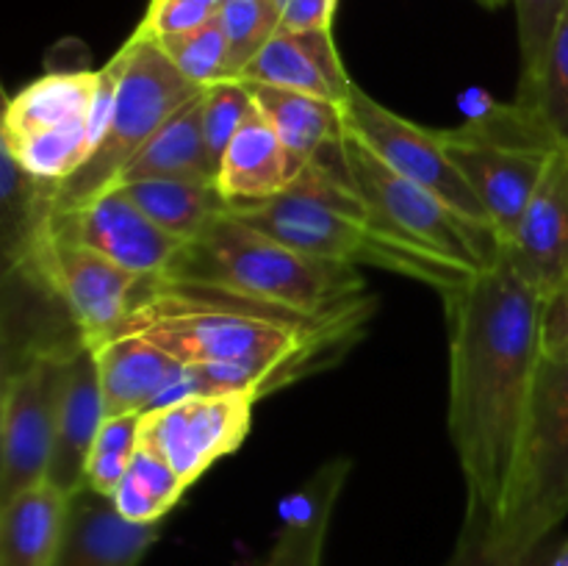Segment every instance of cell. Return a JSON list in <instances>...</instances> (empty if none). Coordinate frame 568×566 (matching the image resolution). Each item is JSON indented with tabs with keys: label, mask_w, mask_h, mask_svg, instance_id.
Instances as JSON below:
<instances>
[{
	"label": "cell",
	"mask_w": 568,
	"mask_h": 566,
	"mask_svg": "<svg viewBox=\"0 0 568 566\" xmlns=\"http://www.w3.org/2000/svg\"><path fill=\"white\" fill-rule=\"evenodd\" d=\"M442 300L449 333L447 425L466 486L464 522L491 538L519 472L547 300L505 255Z\"/></svg>",
	"instance_id": "obj_1"
},
{
	"label": "cell",
	"mask_w": 568,
	"mask_h": 566,
	"mask_svg": "<svg viewBox=\"0 0 568 566\" xmlns=\"http://www.w3.org/2000/svg\"><path fill=\"white\" fill-rule=\"evenodd\" d=\"M372 311L314 316L225 289L150 277L116 333L148 338L186 366L178 397L231 388L266 397L331 366L358 338Z\"/></svg>",
	"instance_id": "obj_2"
},
{
	"label": "cell",
	"mask_w": 568,
	"mask_h": 566,
	"mask_svg": "<svg viewBox=\"0 0 568 566\" xmlns=\"http://www.w3.org/2000/svg\"><path fill=\"white\" fill-rule=\"evenodd\" d=\"M338 142L342 137L308 161L283 194L264 203L233 205L227 211L255 231L314 259L347 266L369 264L427 283L438 289V294L469 281L471 275L394 233L366 205L349 181Z\"/></svg>",
	"instance_id": "obj_3"
},
{
	"label": "cell",
	"mask_w": 568,
	"mask_h": 566,
	"mask_svg": "<svg viewBox=\"0 0 568 566\" xmlns=\"http://www.w3.org/2000/svg\"><path fill=\"white\" fill-rule=\"evenodd\" d=\"M164 281L225 289L242 297L314 316L375 309L358 266L314 259L255 231L227 211L183 244Z\"/></svg>",
	"instance_id": "obj_4"
},
{
	"label": "cell",
	"mask_w": 568,
	"mask_h": 566,
	"mask_svg": "<svg viewBox=\"0 0 568 566\" xmlns=\"http://www.w3.org/2000/svg\"><path fill=\"white\" fill-rule=\"evenodd\" d=\"M111 67L114 100L105 131L87 164L55 186V211H72L114 189L128 164L142 153L159 128L203 92L181 75L153 37L139 31L122 44L120 53L111 59Z\"/></svg>",
	"instance_id": "obj_5"
},
{
	"label": "cell",
	"mask_w": 568,
	"mask_h": 566,
	"mask_svg": "<svg viewBox=\"0 0 568 566\" xmlns=\"http://www.w3.org/2000/svg\"><path fill=\"white\" fill-rule=\"evenodd\" d=\"M114 67L59 70L37 78L6 100L0 144L44 183L75 175L109 122Z\"/></svg>",
	"instance_id": "obj_6"
},
{
	"label": "cell",
	"mask_w": 568,
	"mask_h": 566,
	"mask_svg": "<svg viewBox=\"0 0 568 566\" xmlns=\"http://www.w3.org/2000/svg\"><path fill=\"white\" fill-rule=\"evenodd\" d=\"M568 516V353L544 355L532 388L519 472L491 544L514 558H532Z\"/></svg>",
	"instance_id": "obj_7"
},
{
	"label": "cell",
	"mask_w": 568,
	"mask_h": 566,
	"mask_svg": "<svg viewBox=\"0 0 568 566\" xmlns=\"http://www.w3.org/2000/svg\"><path fill=\"white\" fill-rule=\"evenodd\" d=\"M438 137L505 244L558 148L519 103L483 111L458 128H438Z\"/></svg>",
	"instance_id": "obj_8"
},
{
	"label": "cell",
	"mask_w": 568,
	"mask_h": 566,
	"mask_svg": "<svg viewBox=\"0 0 568 566\" xmlns=\"http://www.w3.org/2000/svg\"><path fill=\"white\" fill-rule=\"evenodd\" d=\"M338 144L353 186L394 233L466 275H477L503 255L497 233L469 222L442 198L383 164L353 131L344 128Z\"/></svg>",
	"instance_id": "obj_9"
},
{
	"label": "cell",
	"mask_w": 568,
	"mask_h": 566,
	"mask_svg": "<svg viewBox=\"0 0 568 566\" xmlns=\"http://www.w3.org/2000/svg\"><path fill=\"white\" fill-rule=\"evenodd\" d=\"M22 270L33 272L59 297L87 344H98L116 333L133 311L144 283L105 255L75 242L55 222V211L44 222Z\"/></svg>",
	"instance_id": "obj_10"
},
{
	"label": "cell",
	"mask_w": 568,
	"mask_h": 566,
	"mask_svg": "<svg viewBox=\"0 0 568 566\" xmlns=\"http://www.w3.org/2000/svg\"><path fill=\"white\" fill-rule=\"evenodd\" d=\"M78 344L39 350V353L20 358L17 364L3 366L0 503L48 481L64 361Z\"/></svg>",
	"instance_id": "obj_11"
},
{
	"label": "cell",
	"mask_w": 568,
	"mask_h": 566,
	"mask_svg": "<svg viewBox=\"0 0 568 566\" xmlns=\"http://www.w3.org/2000/svg\"><path fill=\"white\" fill-rule=\"evenodd\" d=\"M342 117L344 128L353 131L383 164H388L394 172L408 178V181L425 186L427 192H433L444 203L453 205L469 222L494 231L483 203L471 192L469 183L464 181V175L453 164L447 150H444L438 128L416 125L408 117L377 103L358 83L349 92L347 103H342Z\"/></svg>",
	"instance_id": "obj_12"
},
{
	"label": "cell",
	"mask_w": 568,
	"mask_h": 566,
	"mask_svg": "<svg viewBox=\"0 0 568 566\" xmlns=\"http://www.w3.org/2000/svg\"><path fill=\"white\" fill-rule=\"evenodd\" d=\"M253 392H189L144 411L139 438L159 449L186 486L236 453L253 425Z\"/></svg>",
	"instance_id": "obj_13"
},
{
	"label": "cell",
	"mask_w": 568,
	"mask_h": 566,
	"mask_svg": "<svg viewBox=\"0 0 568 566\" xmlns=\"http://www.w3.org/2000/svg\"><path fill=\"white\" fill-rule=\"evenodd\" d=\"M55 222L75 242L87 244L142 281L164 275L183 250L181 239L161 231L120 186L72 211H55Z\"/></svg>",
	"instance_id": "obj_14"
},
{
	"label": "cell",
	"mask_w": 568,
	"mask_h": 566,
	"mask_svg": "<svg viewBox=\"0 0 568 566\" xmlns=\"http://www.w3.org/2000/svg\"><path fill=\"white\" fill-rule=\"evenodd\" d=\"M508 264L541 294L555 297L568 281V150H555L521 214L503 244Z\"/></svg>",
	"instance_id": "obj_15"
},
{
	"label": "cell",
	"mask_w": 568,
	"mask_h": 566,
	"mask_svg": "<svg viewBox=\"0 0 568 566\" xmlns=\"http://www.w3.org/2000/svg\"><path fill=\"white\" fill-rule=\"evenodd\" d=\"M89 347L98 361L105 420L144 414L178 397L186 381L189 370L181 361L172 358L159 344L133 336V333H116Z\"/></svg>",
	"instance_id": "obj_16"
},
{
	"label": "cell",
	"mask_w": 568,
	"mask_h": 566,
	"mask_svg": "<svg viewBox=\"0 0 568 566\" xmlns=\"http://www.w3.org/2000/svg\"><path fill=\"white\" fill-rule=\"evenodd\" d=\"M103 422L105 403L98 361H94L92 347L83 342L67 355L59 411H55V436L48 481L59 486L61 492L75 494L83 488L89 453H92V444Z\"/></svg>",
	"instance_id": "obj_17"
},
{
	"label": "cell",
	"mask_w": 568,
	"mask_h": 566,
	"mask_svg": "<svg viewBox=\"0 0 568 566\" xmlns=\"http://www.w3.org/2000/svg\"><path fill=\"white\" fill-rule=\"evenodd\" d=\"M239 81L303 92L338 105L347 103L355 87L333 42V31H277L239 72Z\"/></svg>",
	"instance_id": "obj_18"
},
{
	"label": "cell",
	"mask_w": 568,
	"mask_h": 566,
	"mask_svg": "<svg viewBox=\"0 0 568 566\" xmlns=\"http://www.w3.org/2000/svg\"><path fill=\"white\" fill-rule=\"evenodd\" d=\"M155 538L159 525L128 522L109 497L81 488L72 494L53 566H139Z\"/></svg>",
	"instance_id": "obj_19"
},
{
	"label": "cell",
	"mask_w": 568,
	"mask_h": 566,
	"mask_svg": "<svg viewBox=\"0 0 568 566\" xmlns=\"http://www.w3.org/2000/svg\"><path fill=\"white\" fill-rule=\"evenodd\" d=\"M305 166L292 159L281 137L258 109L247 117L216 170V186L227 209L253 205L286 192Z\"/></svg>",
	"instance_id": "obj_20"
},
{
	"label": "cell",
	"mask_w": 568,
	"mask_h": 566,
	"mask_svg": "<svg viewBox=\"0 0 568 566\" xmlns=\"http://www.w3.org/2000/svg\"><path fill=\"white\" fill-rule=\"evenodd\" d=\"M72 494L50 481L0 503V566H53Z\"/></svg>",
	"instance_id": "obj_21"
},
{
	"label": "cell",
	"mask_w": 568,
	"mask_h": 566,
	"mask_svg": "<svg viewBox=\"0 0 568 566\" xmlns=\"http://www.w3.org/2000/svg\"><path fill=\"white\" fill-rule=\"evenodd\" d=\"M200 94L159 128V133L144 144L142 153L128 164L116 186L133 181H155V178L216 181V166L211 161L203 137V103H200Z\"/></svg>",
	"instance_id": "obj_22"
},
{
	"label": "cell",
	"mask_w": 568,
	"mask_h": 566,
	"mask_svg": "<svg viewBox=\"0 0 568 566\" xmlns=\"http://www.w3.org/2000/svg\"><path fill=\"white\" fill-rule=\"evenodd\" d=\"M247 87L253 92L255 109L270 120L283 148L292 153L297 164L305 166L342 137L344 117L338 103L303 92H288V89L264 87V83H247Z\"/></svg>",
	"instance_id": "obj_23"
},
{
	"label": "cell",
	"mask_w": 568,
	"mask_h": 566,
	"mask_svg": "<svg viewBox=\"0 0 568 566\" xmlns=\"http://www.w3.org/2000/svg\"><path fill=\"white\" fill-rule=\"evenodd\" d=\"M122 192L170 236L183 244L203 236L222 214L227 203L216 181H175V178H155V181L122 183Z\"/></svg>",
	"instance_id": "obj_24"
},
{
	"label": "cell",
	"mask_w": 568,
	"mask_h": 566,
	"mask_svg": "<svg viewBox=\"0 0 568 566\" xmlns=\"http://www.w3.org/2000/svg\"><path fill=\"white\" fill-rule=\"evenodd\" d=\"M55 183H44L20 166V161L0 144V247L3 272L28 261L44 222L55 211Z\"/></svg>",
	"instance_id": "obj_25"
},
{
	"label": "cell",
	"mask_w": 568,
	"mask_h": 566,
	"mask_svg": "<svg viewBox=\"0 0 568 566\" xmlns=\"http://www.w3.org/2000/svg\"><path fill=\"white\" fill-rule=\"evenodd\" d=\"M349 466L336 461V464H327L314 481H308V488L294 499L281 538L264 566H322L327 525H331L333 505H336Z\"/></svg>",
	"instance_id": "obj_26"
},
{
	"label": "cell",
	"mask_w": 568,
	"mask_h": 566,
	"mask_svg": "<svg viewBox=\"0 0 568 566\" xmlns=\"http://www.w3.org/2000/svg\"><path fill=\"white\" fill-rule=\"evenodd\" d=\"M186 488L189 486L172 469L170 461L159 449L139 438L131 466H128L116 492L111 494V503L128 522L161 525V519L181 503Z\"/></svg>",
	"instance_id": "obj_27"
},
{
	"label": "cell",
	"mask_w": 568,
	"mask_h": 566,
	"mask_svg": "<svg viewBox=\"0 0 568 566\" xmlns=\"http://www.w3.org/2000/svg\"><path fill=\"white\" fill-rule=\"evenodd\" d=\"M514 103L536 117L555 148L568 150V3L549 39L541 70L527 87L519 89Z\"/></svg>",
	"instance_id": "obj_28"
},
{
	"label": "cell",
	"mask_w": 568,
	"mask_h": 566,
	"mask_svg": "<svg viewBox=\"0 0 568 566\" xmlns=\"http://www.w3.org/2000/svg\"><path fill=\"white\" fill-rule=\"evenodd\" d=\"M155 42L164 50L166 59L181 70V75H186L194 87L205 89L211 83L233 78L231 48H227V37L220 22V14L205 22V26L183 33H172V37H161Z\"/></svg>",
	"instance_id": "obj_29"
},
{
	"label": "cell",
	"mask_w": 568,
	"mask_h": 566,
	"mask_svg": "<svg viewBox=\"0 0 568 566\" xmlns=\"http://www.w3.org/2000/svg\"><path fill=\"white\" fill-rule=\"evenodd\" d=\"M220 22L231 48L233 78H239L281 31V9L275 0H225L220 6Z\"/></svg>",
	"instance_id": "obj_30"
},
{
	"label": "cell",
	"mask_w": 568,
	"mask_h": 566,
	"mask_svg": "<svg viewBox=\"0 0 568 566\" xmlns=\"http://www.w3.org/2000/svg\"><path fill=\"white\" fill-rule=\"evenodd\" d=\"M139 425H142V414L111 416L103 422L89 453L83 488H92L111 499L139 447Z\"/></svg>",
	"instance_id": "obj_31"
},
{
	"label": "cell",
	"mask_w": 568,
	"mask_h": 566,
	"mask_svg": "<svg viewBox=\"0 0 568 566\" xmlns=\"http://www.w3.org/2000/svg\"><path fill=\"white\" fill-rule=\"evenodd\" d=\"M203 103V137L205 148H209L211 161L220 170V161L225 155L227 144L239 133V128L247 122V117L255 111L253 92L239 78H227V81L211 83L200 94Z\"/></svg>",
	"instance_id": "obj_32"
},
{
	"label": "cell",
	"mask_w": 568,
	"mask_h": 566,
	"mask_svg": "<svg viewBox=\"0 0 568 566\" xmlns=\"http://www.w3.org/2000/svg\"><path fill=\"white\" fill-rule=\"evenodd\" d=\"M568 0H514L516 22H519V53H521V81L527 87L541 70L544 53L549 48L560 14Z\"/></svg>",
	"instance_id": "obj_33"
},
{
	"label": "cell",
	"mask_w": 568,
	"mask_h": 566,
	"mask_svg": "<svg viewBox=\"0 0 568 566\" xmlns=\"http://www.w3.org/2000/svg\"><path fill=\"white\" fill-rule=\"evenodd\" d=\"M216 14H220V3L214 0H150L136 31L153 39L172 37V33L205 26Z\"/></svg>",
	"instance_id": "obj_34"
},
{
	"label": "cell",
	"mask_w": 568,
	"mask_h": 566,
	"mask_svg": "<svg viewBox=\"0 0 568 566\" xmlns=\"http://www.w3.org/2000/svg\"><path fill=\"white\" fill-rule=\"evenodd\" d=\"M549 553H552V549H549L547 544V547H544L541 553L532 555V558H514V555L499 553L480 525L464 522L453 555H449V560L444 566H541Z\"/></svg>",
	"instance_id": "obj_35"
},
{
	"label": "cell",
	"mask_w": 568,
	"mask_h": 566,
	"mask_svg": "<svg viewBox=\"0 0 568 566\" xmlns=\"http://www.w3.org/2000/svg\"><path fill=\"white\" fill-rule=\"evenodd\" d=\"M281 31H333L338 0H275Z\"/></svg>",
	"instance_id": "obj_36"
},
{
	"label": "cell",
	"mask_w": 568,
	"mask_h": 566,
	"mask_svg": "<svg viewBox=\"0 0 568 566\" xmlns=\"http://www.w3.org/2000/svg\"><path fill=\"white\" fill-rule=\"evenodd\" d=\"M568 353V281L555 297L547 300L544 314V355L560 358Z\"/></svg>",
	"instance_id": "obj_37"
},
{
	"label": "cell",
	"mask_w": 568,
	"mask_h": 566,
	"mask_svg": "<svg viewBox=\"0 0 568 566\" xmlns=\"http://www.w3.org/2000/svg\"><path fill=\"white\" fill-rule=\"evenodd\" d=\"M541 566H568V538L547 555V560H544Z\"/></svg>",
	"instance_id": "obj_38"
},
{
	"label": "cell",
	"mask_w": 568,
	"mask_h": 566,
	"mask_svg": "<svg viewBox=\"0 0 568 566\" xmlns=\"http://www.w3.org/2000/svg\"><path fill=\"white\" fill-rule=\"evenodd\" d=\"M483 6H488V9H497V6H503L505 0H480Z\"/></svg>",
	"instance_id": "obj_39"
},
{
	"label": "cell",
	"mask_w": 568,
	"mask_h": 566,
	"mask_svg": "<svg viewBox=\"0 0 568 566\" xmlns=\"http://www.w3.org/2000/svg\"><path fill=\"white\" fill-rule=\"evenodd\" d=\"M214 3H220V6H222V3H225V0H214Z\"/></svg>",
	"instance_id": "obj_40"
}]
</instances>
